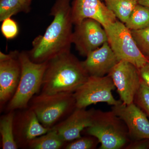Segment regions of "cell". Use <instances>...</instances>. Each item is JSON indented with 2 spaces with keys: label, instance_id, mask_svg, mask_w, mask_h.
Listing matches in <instances>:
<instances>
[{
  "label": "cell",
  "instance_id": "ba28073f",
  "mask_svg": "<svg viewBox=\"0 0 149 149\" xmlns=\"http://www.w3.org/2000/svg\"><path fill=\"white\" fill-rule=\"evenodd\" d=\"M19 52H0V106L2 109L16 92L21 74Z\"/></svg>",
  "mask_w": 149,
  "mask_h": 149
},
{
  "label": "cell",
  "instance_id": "e0dca14e",
  "mask_svg": "<svg viewBox=\"0 0 149 149\" xmlns=\"http://www.w3.org/2000/svg\"><path fill=\"white\" fill-rule=\"evenodd\" d=\"M15 111L7 112L0 120V133L1 137L2 148L3 149L19 148L13 133V119Z\"/></svg>",
  "mask_w": 149,
  "mask_h": 149
},
{
  "label": "cell",
  "instance_id": "5b68a950",
  "mask_svg": "<svg viewBox=\"0 0 149 149\" xmlns=\"http://www.w3.org/2000/svg\"><path fill=\"white\" fill-rule=\"evenodd\" d=\"M19 59L21 77L16 92L7 105V112L27 108L31 99L39 93L42 87L47 61L34 62L25 51L19 53Z\"/></svg>",
  "mask_w": 149,
  "mask_h": 149
},
{
  "label": "cell",
  "instance_id": "3957f363",
  "mask_svg": "<svg viewBox=\"0 0 149 149\" xmlns=\"http://www.w3.org/2000/svg\"><path fill=\"white\" fill-rule=\"evenodd\" d=\"M28 107L44 127L51 129L73 112L76 108V100L74 93H41L32 98Z\"/></svg>",
  "mask_w": 149,
  "mask_h": 149
},
{
  "label": "cell",
  "instance_id": "8fae6325",
  "mask_svg": "<svg viewBox=\"0 0 149 149\" xmlns=\"http://www.w3.org/2000/svg\"><path fill=\"white\" fill-rule=\"evenodd\" d=\"M13 127L15 140L18 148L22 149H27L32 140L51 130L40 123L35 112L29 107L15 111Z\"/></svg>",
  "mask_w": 149,
  "mask_h": 149
},
{
  "label": "cell",
  "instance_id": "9c48e42d",
  "mask_svg": "<svg viewBox=\"0 0 149 149\" xmlns=\"http://www.w3.org/2000/svg\"><path fill=\"white\" fill-rule=\"evenodd\" d=\"M75 26L72 33V44H74L81 56H87L108 42L105 30L95 19H86Z\"/></svg>",
  "mask_w": 149,
  "mask_h": 149
},
{
  "label": "cell",
  "instance_id": "603a6c76",
  "mask_svg": "<svg viewBox=\"0 0 149 149\" xmlns=\"http://www.w3.org/2000/svg\"><path fill=\"white\" fill-rule=\"evenodd\" d=\"M99 143L100 142L96 137L85 135L67 143L64 149H94L97 148Z\"/></svg>",
  "mask_w": 149,
  "mask_h": 149
},
{
  "label": "cell",
  "instance_id": "484cf974",
  "mask_svg": "<svg viewBox=\"0 0 149 149\" xmlns=\"http://www.w3.org/2000/svg\"><path fill=\"white\" fill-rule=\"evenodd\" d=\"M141 79L149 87V62L139 69Z\"/></svg>",
  "mask_w": 149,
  "mask_h": 149
},
{
  "label": "cell",
  "instance_id": "44dd1931",
  "mask_svg": "<svg viewBox=\"0 0 149 149\" xmlns=\"http://www.w3.org/2000/svg\"><path fill=\"white\" fill-rule=\"evenodd\" d=\"M133 103L149 118V87L142 79L140 87L134 97Z\"/></svg>",
  "mask_w": 149,
  "mask_h": 149
},
{
  "label": "cell",
  "instance_id": "ac0fdd59",
  "mask_svg": "<svg viewBox=\"0 0 149 149\" xmlns=\"http://www.w3.org/2000/svg\"><path fill=\"white\" fill-rule=\"evenodd\" d=\"M119 21L125 24L138 4V0H102Z\"/></svg>",
  "mask_w": 149,
  "mask_h": 149
},
{
  "label": "cell",
  "instance_id": "d4e9b609",
  "mask_svg": "<svg viewBox=\"0 0 149 149\" xmlns=\"http://www.w3.org/2000/svg\"><path fill=\"white\" fill-rule=\"evenodd\" d=\"M125 149H149V139H143L131 141Z\"/></svg>",
  "mask_w": 149,
  "mask_h": 149
},
{
  "label": "cell",
  "instance_id": "2e32d148",
  "mask_svg": "<svg viewBox=\"0 0 149 149\" xmlns=\"http://www.w3.org/2000/svg\"><path fill=\"white\" fill-rule=\"evenodd\" d=\"M67 143L56 130L51 128L47 133L32 140L27 149H60L64 148Z\"/></svg>",
  "mask_w": 149,
  "mask_h": 149
},
{
  "label": "cell",
  "instance_id": "7402d4cb",
  "mask_svg": "<svg viewBox=\"0 0 149 149\" xmlns=\"http://www.w3.org/2000/svg\"><path fill=\"white\" fill-rule=\"evenodd\" d=\"M136 45L142 53L149 56V26L139 30H130Z\"/></svg>",
  "mask_w": 149,
  "mask_h": 149
},
{
  "label": "cell",
  "instance_id": "cb8c5ba5",
  "mask_svg": "<svg viewBox=\"0 0 149 149\" xmlns=\"http://www.w3.org/2000/svg\"><path fill=\"white\" fill-rule=\"evenodd\" d=\"M1 32L7 40H12L18 35L19 29L18 24L11 17L6 19L2 21Z\"/></svg>",
  "mask_w": 149,
  "mask_h": 149
},
{
  "label": "cell",
  "instance_id": "f1b7e54d",
  "mask_svg": "<svg viewBox=\"0 0 149 149\" xmlns=\"http://www.w3.org/2000/svg\"><path fill=\"white\" fill-rule=\"evenodd\" d=\"M147 58H148V59L149 60V56L147 57Z\"/></svg>",
  "mask_w": 149,
  "mask_h": 149
},
{
  "label": "cell",
  "instance_id": "7c38bea8",
  "mask_svg": "<svg viewBox=\"0 0 149 149\" xmlns=\"http://www.w3.org/2000/svg\"><path fill=\"white\" fill-rule=\"evenodd\" d=\"M111 111L125 123L131 141L149 139V120L146 113L134 103L113 106Z\"/></svg>",
  "mask_w": 149,
  "mask_h": 149
},
{
  "label": "cell",
  "instance_id": "7a4b0ae2",
  "mask_svg": "<svg viewBox=\"0 0 149 149\" xmlns=\"http://www.w3.org/2000/svg\"><path fill=\"white\" fill-rule=\"evenodd\" d=\"M89 76L81 61L71 52L61 54L47 61L41 93H74Z\"/></svg>",
  "mask_w": 149,
  "mask_h": 149
},
{
  "label": "cell",
  "instance_id": "d6986e66",
  "mask_svg": "<svg viewBox=\"0 0 149 149\" xmlns=\"http://www.w3.org/2000/svg\"><path fill=\"white\" fill-rule=\"evenodd\" d=\"M31 4L27 0H0V21L19 13H28Z\"/></svg>",
  "mask_w": 149,
  "mask_h": 149
},
{
  "label": "cell",
  "instance_id": "277c9868",
  "mask_svg": "<svg viewBox=\"0 0 149 149\" xmlns=\"http://www.w3.org/2000/svg\"><path fill=\"white\" fill-rule=\"evenodd\" d=\"M82 133L96 137L101 144L100 149H125L131 141L125 123L112 111L96 110L93 125Z\"/></svg>",
  "mask_w": 149,
  "mask_h": 149
},
{
  "label": "cell",
  "instance_id": "30bf717a",
  "mask_svg": "<svg viewBox=\"0 0 149 149\" xmlns=\"http://www.w3.org/2000/svg\"><path fill=\"white\" fill-rule=\"evenodd\" d=\"M109 74L123 103L128 104L133 102L141 83L139 69L128 62L120 61Z\"/></svg>",
  "mask_w": 149,
  "mask_h": 149
},
{
  "label": "cell",
  "instance_id": "ffe728a7",
  "mask_svg": "<svg viewBox=\"0 0 149 149\" xmlns=\"http://www.w3.org/2000/svg\"><path fill=\"white\" fill-rule=\"evenodd\" d=\"M130 30H139L149 26V8L138 4L125 23Z\"/></svg>",
  "mask_w": 149,
  "mask_h": 149
},
{
  "label": "cell",
  "instance_id": "9a60e30c",
  "mask_svg": "<svg viewBox=\"0 0 149 149\" xmlns=\"http://www.w3.org/2000/svg\"><path fill=\"white\" fill-rule=\"evenodd\" d=\"M116 56L108 42L90 53L82 65L90 76L103 77L109 74L118 63Z\"/></svg>",
  "mask_w": 149,
  "mask_h": 149
},
{
  "label": "cell",
  "instance_id": "8992f818",
  "mask_svg": "<svg viewBox=\"0 0 149 149\" xmlns=\"http://www.w3.org/2000/svg\"><path fill=\"white\" fill-rule=\"evenodd\" d=\"M109 43L120 61L128 62L138 69L149 60L140 50L131 34L124 23L117 20L104 27Z\"/></svg>",
  "mask_w": 149,
  "mask_h": 149
},
{
  "label": "cell",
  "instance_id": "4fadbf2b",
  "mask_svg": "<svg viewBox=\"0 0 149 149\" xmlns=\"http://www.w3.org/2000/svg\"><path fill=\"white\" fill-rule=\"evenodd\" d=\"M71 6L72 22L75 25L90 18L98 22L104 27L117 20L102 0H73Z\"/></svg>",
  "mask_w": 149,
  "mask_h": 149
},
{
  "label": "cell",
  "instance_id": "83f0119b",
  "mask_svg": "<svg viewBox=\"0 0 149 149\" xmlns=\"http://www.w3.org/2000/svg\"><path fill=\"white\" fill-rule=\"evenodd\" d=\"M27 1H29V2L32 3V0H27Z\"/></svg>",
  "mask_w": 149,
  "mask_h": 149
},
{
  "label": "cell",
  "instance_id": "4316f807",
  "mask_svg": "<svg viewBox=\"0 0 149 149\" xmlns=\"http://www.w3.org/2000/svg\"><path fill=\"white\" fill-rule=\"evenodd\" d=\"M138 4L149 8V0H138Z\"/></svg>",
  "mask_w": 149,
  "mask_h": 149
},
{
  "label": "cell",
  "instance_id": "5bb4252c",
  "mask_svg": "<svg viewBox=\"0 0 149 149\" xmlns=\"http://www.w3.org/2000/svg\"><path fill=\"white\" fill-rule=\"evenodd\" d=\"M96 111L94 109L76 108L68 117L52 128L69 143L81 137L83 130L93 125Z\"/></svg>",
  "mask_w": 149,
  "mask_h": 149
},
{
  "label": "cell",
  "instance_id": "52a82bcc",
  "mask_svg": "<svg viewBox=\"0 0 149 149\" xmlns=\"http://www.w3.org/2000/svg\"><path fill=\"white\" fill-rule=\"evenodd\" d=\"M116 88L109 74L103 77L89 76L74 93L76 108H85L92 104L104 102L115 106L122 102L116 100L112 91Z\"/></svg>",
  "mask_w": 149,
  "mask_h": 149
},
{
  "label": "cell",
  "instance_id": "6da1fadb",
  "mask_svg": "<svg viewBox=\"0 0 149 149\" xmlns=\"http://www.w3.org/2000/svg\"><path fill=\"white\" fill-rule=\"evenodd\" d=\"M71 0H56L50 14L54 19L42 35H39L27 52L34 62L42 63L61 54L70 52L72 22Z\"/></svg>",
  "mask_w": 149,
  "mask_h": 149
}]
</instances>
